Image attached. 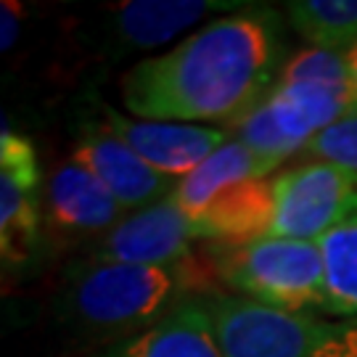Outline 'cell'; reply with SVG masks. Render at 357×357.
I'll use <instances>...</instances> for the list:
<instances>
[{"label": "cell", "mask_w": 357, "mask_h": 357, "mask_svg": "<svg viewBox=\"0 0 357 357\" xmlns=\"http://www.w3.org/2000/svg\"><path fill=\"white\" fill-rule=\"evenodd\" d=\"M281 66L283 16L246 6L132 64L119 79V98L141 119L230 128L268 96Z\"/></svg>", "instance_id": "6da1fadb"}, {"label": "cell", "mask_w": 357, "mask_h": 357, "mask_svg": "<svg viewBox=\"0 0 357 357\" xmlns=\"http://www.w3.org/2000/svg\"><path fill=\"white\" fill-rule=\"evenodd\" d=\"M220 291L204 252L169 268L82 259L66 273L56 312L77 333L112 344Z\"/></svg>", "instance_id": "7a4b0ae2"}, {"label": "cell", "mask_w": 357, "mask_h": 357, "mask_svg": "<svg viewBox=\"0 0 357 357\" xmlns=\"http://www.w3.org/2000/svg\"><path fill=\"white\" fill-rule=\"evenodd\" d=\"M202 252L222 291L281 310L328 315L320 243L262 236L238 243H202Z\"/></svg>", "instance_id": "3957f363"}, {"label": "cell", "mask_w": 357, "mask_h": 357, "mask_svg": "<svg viewBox=\"0 0 357 357\" xmlns=\"http://www.w3.org/2000/svg\"><path fill=\"white\" fill-rule=\"evenodd\" d=\"M222 357H355L357 328L220 291L206 296Z\"/></svg>", "instance_id": "277c9868"}, {"label": "cell", "mask_w": 357, "mask_h": 357, "mask_svg": "<svg viewBox=\"0 0 357 357\" xmlns=\"http://www.w3.org/2000/svg\"><path fill=\"white\" fill-rule=\"evenodd\" d=\"M270 236L320 243L357 217V172L331 162H299L273 178Z\"/></svg>", "instance_id": "5b68a950"}, {"label": "cell", "mask_w": 357, "mask_h": 357, "mask_svg": "<svg viewBox=\"0 0 357 357\" xmlns=\"http://www.w3.org/2000/svg\"><path fill=\"white\" fill-rule=\"evenodd\" d=\"M243 0H128L98 8L79 38L96 59H125L149 53L180 38L215 11H241Z\"/></svg>", "instance_id": "8992f818"}, {"label": "cell", "mask_w": 357, "mask_h": 357, "mask_svg": "<svg viewBox=\"0 0 357 357\" xmlns=\"http://www.w3.org/2000/svg\"><path fill=\"white\" fill-rule=\"evenodd\" d=\"M45 183L32 141L11 130L0 132V257L6 270L24 268L38 255Z\"/></svg>", "instance_id": "52a82bcc"}, {"label": "cell", "mask_w": 357, "mask_h": 357, "mask_svg": "<svg viewBox=\"0 0 357 357\" xmlns=\"http://www.w3.org/2000/svg\"><path fill=\"white\" fill-rule=\"evenodd\" d=\"M202 233L193 217L169 196L128 215L119 225L88 246V262L116 265H183L202 252Z\"/></svg>", "instance_id": "ba28073f"}, {"label": "cell", "mask_w": 357, "mask_h": 357, "mask_svg": "<svg viewBox=\"0 0 357 357\" xmlns=\"http://www.w3.org/2000/svg\"><path fill=\"white\" fill-rule=\"evenodd\" d=\"M90 109L146 165L172 180H183L230 138L228 128L128 116L101 101L98 96H90Z\"/></svg>", "instance_id": "9c48e42d"}, {"label": "cell", "mask_w": 357, "mask_h": 357, "mask_svg": "<svg viewBox=\"0 0 357 357\" xmlns=\"http://www.w3.org/2000/svg\"><path fill=\"white\" fill-rule=\"evenodd\" d=\"M128 212L88 167L66 159L45 180L43 225L59 243H93L119 225Z\"/></svg>", "instance_id": "30bf717a"}, {"label": "cell", "mask_w": 357, "mask_h": 357, "mask_svg": "<svg viewBox=\"0 0 357 357\" xmlns=\"http://www.w3.org/2000/svg\"><path fill=\"white\" fill-rule=\"evenodd\" d=\"M79 119L72 159L103 183V188L114 196L119 206L132 215L146 206L156 204L175 191L178 180L167 178L149 167L138 153L122 143L96 114Z\"/></svg>", "instance_id": "8fae6325"}, {"label": "cell", "mask_w": 357, "mask_h": 357, "mask_svg": "<svg viewBox=\"0 0 357 357\" xmlns=\"http://www.w3.org/2000/svg\"><path fill=\"white\" fill-rule=\"evenodd\" d=\"M273 178L243 180L217 193L193 217L204 243H238L270 236L273 228Z\"/></svg>", "instance_id": "7c38bea8"}, {"label": "cell", "mask_w": 357, "mask_h": 357, "mask_svg": "<svg viewBox=\"0 0 357 357\" xmlns=\"http://www.w3.org/2000/svg\"><path fill=\"white\" fill-rule=\"evenodd\" d=\"M93 357H222L206 302H191L146 331L103 344Z\"/></svg>", "instance_id": "4fadbf2b"}, {"label": "cell", "mask_w": 357, "mask_h": 357, "mask_svg": "<svg viewBox=\"0 0 357 357\" xmlns=\"http://www.w3.org/2000/svg\"><path fill=\"white\" fill-rule=\"evenodd\" d=\"M268 167L257 159L241 141H236L230 135L215 153H209L202 165L193 172H188L183 180H178L175 191L169 193V199L191 217H196L204 209L217 193L225 188L243 183V180H257V178H270Z\"/></svg>", "instance_id": "5bb4252c"}, {"label": "cell", "mask_w": 357, "mask_h": 357, "mask_svg": "<svg viewBox=\"0 0 357 357\" xmlns=\"http://www.w3.org/2000/svg\"><path fill=\"white\" fill-rule=\"evenodd\" d=\"M286 22L312 48L344 53L357 45V0H291Z\"/></svg>", "instance_id": "9a60e30c"}, {"label": "cell", "mask_w": 357, "mask_h": 357, "mask_svg": "<svg viewBox=\"0 0 357 357\" xmlns=\"http://www.w3.org/2000/svg\"><path fill=\"white\" fill-rule=\"evenodd\" d=\"M328 315L357 328V217L328 233L323 241Z\"/></svg>", "instance_id": "2e32d148"}, {"label": "cell", "mask_w": 357, "mask_h": 357, "mask_svg": "<svg viewBox=\"0 0 357 357\" xmlns=\"http://www.w3.org/2000/svg\"><path fill=\"white\" fill-rule=\"evenodd\" d=\"M275 82H320V85H349L344 53L307 45L286 59Z\"/></svg>", "instance_id": "e0dca14e"}, {"label": "cell", "mask_w": 357, "mask_h": 357, "mask_svg": "<svg viewBox=\"0 0 357 357\" xmlns=\"http://www.w3.org/2000/svg\"><path fill=\"white\" fill-rule=\"evenodd\" d=\"M305 162H331L357 172V112L318 132L302 153Z\"/></svg>", "instance_id": "ac0fdd59"}, {"label": "cell", "mask_w": 357, "mask_h": 357, "mask_svg": "<svg viewBox=\"0 0 357 357\" xmlns=\"http://www.w3.org/2000/svg\"><path fill=\"white\" fill-rule=\"evenodd\" d=\"M3 11H0V45H3V51H11L13 45H16V40H19V29H22V6L19 3H3L0 6Z\"/></svg>", "instance_id": "d6986e66"}, {"label": "cell", "mask_w": 357, "mask_h": 357, "mask_svg": "<svg viewBox=\"0 0 357 357\" xmlns=\"http://www.w3.org/2000/svg\"><path fill=\"white\" fill-rule=\"evenodd\" d=\"M344 61H347V72H349V85H352V93H355V101H357V45L344 51Z\"/></svg>", "instance_id": "ffe728a7"}, {"label": "cell", "mask_w": 357, "mask_h": 357, "mask_svg": "<svg viewBox=\"0 0 357 357\" xmlns=\"http://www.w3.org/2000/svg\"><path fill=\"white\" fill-rule=\"evenodd\" d=\"M355 357H357V355H355Z\"/></svg>", "instance_id": "44dd1931"}]
</instances>
